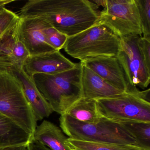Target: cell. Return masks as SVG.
<instances>
[{
	"instance_id": "1",
	"label": "cell",
	"mask_w": 150,
	"mask_h": 150,
	"mask_svg": "<svg viewBox=\"0 0 150 150\" xmlns=\"http://www.w3.org/2000/svg\"><path fill=\"white\" fill-rule=\"evenodd\" d=\"M100 12L93 1L29 0L17 14L21 18L41 17L69 37L95 25Z\"/></svg>"
},
{
	"instance_id": "2",
	"label": "cell",
	"mask_w": 150,
	"mask_h": 150,
	"mask_svg": "<svg viewBox=\"0 0 150 150\" xmlns=\"http://www.w3.org/2000/svg\"><path fill=\"white\" fill-rule=\"evenodd\" d=\"M81 72L80 62L72 69L55 74H36L32 78L53 111L62 115L82 98Z\"/></svg>"
},
{
	"instance_id": "3",
	"label": "cell",
	"mask_w": 150,
	"mask_h": 150,
	"mask_svg": "<svg viewBox=\"0 0 150 150\" xmlns=\"http://www.w3.org/2000/svg\"><path fill=\"white\" fill-rule=\"evenodd\" d=\"M120 47V38L98 22L81 33L67 37L63 49L68 55L82 61L96 57H116Z\"/></svg>"
},
{
	"instance_id": "4",
	"label": "cell",
	"mask_w": 150,
	"mask_h": 150,
	"mask_svg": "<svg viewBox=\"0 0 150 150\" xmlns=\"http://www.w3.org/2000/svg\"><path fill=\"white\" fill-rule=\"evenodd\" d=\"M59 122L64 133L72 139L137 146L134 138L120 124L105 117L97 122L87 123L63 114Z\"/></svg>"
},
{
	"instance_id": "5",
	"label": "cell",
	"mask_w": 150,
	"mask_h": 150,
	"mask_svg": "<svg viewBox=\"0 0 150 150\" xmlns=\"http://www.w3.org/2000/svg\"><path fill=\"white\" fill-rule=\"evenodd\" d=\"M0 113L33 135L37 122L21 81L12 71H0Z\"/></svg>"
},
{
	"instance_id": "6",
	"label": "cell",
	"mask_w": 150,
	"mask_h": 150,
	"mask_svg": "<svg viewBox=\"0 0 150 150\" xmlns=\"http://www.w3.org/2000/svg\"><path fill=\"white\" fill-rule=\"evenodd\" d=\"M150 88L96 100L100 116L114 122H150Z\"/></svg>"
},
{
	"instance_id": "7",
	"label": "cell",
	"mask_w": 150,
	"mask_h": 150,
	"mask_svg": "<svg viewBox=\"0 0 150 150\" xmlns=\"http://www.w3.org/2000/svg\"><path fill=\"white\" fill-rule=\"evenodd\" d=\"M99 22L107 26L119 38L142 36L136 0H106Z\"/></svg>"
},
{
	"instance_id": "8",
	"label": "cell",
	"mask_w": 150,
	"mask_h": 150,
	"mask_svg": "<svg viewBox=\"0 0 150 150\" xmlns=\"http://www.w3.org/2000/svg\"><path fill=\"white\" fill-rule=\"evenodd\" d=\"M139 36L120 38L121 47L116 57L125 73L131 91L138 93L150 82V68L147 67L139 44Z\"/></svg>"
},
{
	"instance_id": "9",
	"label": "cell",
	"mask_w": 150,
	"mask_h": 150,
	"mask_svg": "<svg viewBox=\"0 0 150 150\" xmlns=\"http://www.w3.org/2000/svg\"><path fill=\"white\" fill-rule=\"evenodd\" d=\"M20 21L0 39V71L14 72L23 68L30 56L21 38Z\"/></svg>"
},
{
	"instance_id": "10",
	"label": "cell",
	"mask_w": 150,
	"mask_h": 150,
	"mask_svg": "<svg viewBox=\"0 0 150 150\" xmlns=\"http://www.w3.org/2000/svg\"><path fill=\"white\" fill-rule=\"evenodd\" d=\"M20 23L21 38L30 56L56 50L45 38V30L51 26L45 20L39 17L20 18Z\"/></svg>"
},
{
	"instance_id": "11",
	"label": "cell",
	"mask_w": 150,
	"mask_h": 150,
	"mask_svg": "<svg viewBox=\"0 0 150 150\" xmlns=\"http://www.w3.org/2000/svg\"><path fill=\"white\" fill-rule=\"evenodd\" d=\"M80 62L107 83L123 93L140 92L133 93L131 91L123 69L116 57L90 58Z\"/></svg>"
},
{
	"instance_id": "12",
	"label": "cell",
	"mask_w": 150,
	"mask_h": 150,
	"mask_svg": "<svg viewBox=\"0 0 150 150\" xmlns=\"http://www.w3.org/2000/svg\"><path fill=\"white\" fill-rule=\"evenodd\" d=\"M59 50H55L35 56H30L23 66V69L31 77L36 74L58 73L76 66Z\"/></svg>"
},
{
	"instance_id": "13",
	"label": "cell",
	"mask_w": 150,
	"mask_h": 150,
	"mask_svg": "<svg viewBox=\"0 0 150 150\" xmlns=\"http://www.w3.org/2000/svg\"><path fill=\"white\" fill-rule=\"evenodd\" d=\"M81 85L83 98L96 100L113 98L127 93L107 83L91 69L81 63Z\"/></svg>"
},
{
	"instance_id": "14",
	"label": "cell",
	"mask_w": 150,
	"mask_h": 150,
	"mask_svg": "<svg viewBox=\"0 0 150 150\" xmlns=\"http://www.w3.org/2000/svg\"><path fill=\"white\" fill-rule=\"evenodd\" d=\"M13 72L22 83L25 96L32 108L37 122L50 116L54 111L38 89L32 77L25 72L23 68Z\"/></svg>"
},
{
	"instance_id": "15",
	"label": "cell",
	"mask_w": 150,
	"mask_h": 150,
	"mask_svg": "<svg viewBox=\"0 0 150 150\" xmlns=\"http://www.w3.org/2000/svg\"><path fill=\"white\" fill-rule=\"evenodd\" d=\"M32 139V134L0 113V148L27 146Z\"/></svg>"
},
{
	"instance_id": "16",
	"label": "cell",
	"mask_w": 150,
	"mask_h": 150,
	"mask_svg": "<svg viewBox=\"0 0 150 150\" xmlns=\"http://www.w3.org/2000/svg\"><path fill=\"white\" fill-rule=\"evenodd\" d=\"M67 138L58 127L47 120L37 126L32 139L52 150H70L67 144Z\"/></svg>"
},
{
	"instance_id": "17",
	"label": "cell",
	"mask_w": 150,
	"mask_h": 150,
	"mask_svg": "<svg viewBox=\"0 0 150 150\" xmlns=\"http://www.w3.org/2000/svg\"><path fill=\"white\" fill-rule=\"evenodd\" d=\"M64 114L80 122L87 123L97 122L101 117L98 112L96 100L83 97Z\"/></svg>"
},
{
	"instance_id": "18",
	"label": "cell",
	"mask_w": 150,
	"mask_h": 150,
	"mask_svg": "<svg viewBox=\"0 0 150 150\" xmlns=\"http://www.w3.org/2000/svg\"><path fill=\"white\" fill-rule=\"evenodd\" d=\"M118 123L134 138L137 147L150 150V122H124Z\"/></svg>"
},
{
	"instance_id": "19",
	"label": "cell",
	"mask_w": 150,
	"mask_h": 150,
	"mask_svg": "<svg viewBox=\"0 0 150 150\" xmlns=\"http://www.w3.org/2000/svg\"><path fill=\"white\" fill-rule=\"evenodd\" d=\"M67 144L73 150H146L133 146L88 142L70 138L67 139Z\"/></svg>"
},
{
	"instance_id": "20",
	"label": "cell",
	"mask_w": 150,
	"mask_h": 150,
	"mask_svg": "<svg viewBox=\"0 0 150 150\" xmlns=\"http://www.w3.org/2000/svg\"><path fill=\"white\" fill-rule=\"evenodd\" d=\"M140 16L142 36L150 39V0H136Z\"/></svg>"
},
{
	"instance_id": "21",
	"label": "cell",
	"mask_w": 150,
	"mask_h": 150,
	"mask_svg": "<svg viewBox=\"0 0 150 150\" xmlns=\"http://www.w3.org/2000/svg\"><path fill=\"white\" fill-rule=\"evenodd\" d=\"M20 20L17 13L6 8L0 11V39L13 29Z\"/></svg>"
},
{
	"instance_id": "22",
	"label": "cell",
	"mask_w": 150,
	"mask_h": 150,
	"mask_svg": "<svg viewBox=\"0 0 150 150\" xmlns=\"http://www.w3.org/2000/svg\"><path fill=\"white\" fill-rule=\"evenodd\" d=\"M45 34L47 42L56 50L63 49L67 37L59 32L52 26L46 28Z\"/></svg>"
},
{
	"instance_id": "23",
	"label": "cell",
	"mask_w": 150,
	"mask_h": 150,
	"mask_svg": "<svg viewBox=\"0 0 150 150\" xmlns=\"http://www.w3.org/2000/svg\"><path fill=\"white\" fill-rule=\"evenodd\" d=\"M138 42L146 65L150 68V39L140 36L139 38Z\"/></svg>"
},
{
	"instance_id": "24",
	"label": "cell",
	"mask_w": 150,
	"mask_h": 150,
	"mask_svg": "<svg viewBox=\"0 0 150 150\" xmlns=\"http://www.w3.org/2000/svg\"><path fill=\"white\" fill-rule=\"evenodd\" d=\"M27 149L28 150H52L32 139L27 145Z\"/></svg>"
},
{
	"instance_id": "25",
	"label": "cell",
	"mask_w": 150,
	"mask_h": 150,
	"mask_svg": "<svg viewBox=\"0 0 150 150\" xmlns=\"http://www.w3.org/2000/svg\"><path fill=\"white\" fill-rule=\"evenodd\" d=\"M15 1V0H0V11L4 8H6V6L8 5Z\"/></svg>"
},
{
	"instance_id": "26",
	"label": "cell",
	"mask_w": 150,
	"mask_h": 150,
	"mask_svg": "<svg viewBox=\"0 0 150 150\" xmlns=\"http://www.w3.org/2000/svg\"><path fill=\"white\" fill-rule=\"evenodd\" d=\"M26 147H27V146L8 147V148H0V150H24Z\"/></svg>"
},
{
	"instance_id": "27",
	"label": "cell",
	"mask_w": 150,
	"mask_h": 150,
	"mask_svg": "<svg viewBox=\"0 0 150 150\" xmlns=\"http://www.w3.org/2000/svg\"><path fill=\"white\" fill-rule=\"evenodd\" d=\"M24 150H27V147H26V148H25V149H24Z\"/></svg>"
},
{
	"instance_id": "28",
	"label": "cell",
	"mask_w": 150,
	"mask_h": 150,
	"mask_svg": "<svg viewBox=\"0 0 150 150\" xmlns=\"http://www.w3.org/2000/svg\"><path fill=\"white\" fill-rule=\"evenodd\" d=\"M69 148H70V147H69ZM70 150H72V149H71V148H70Z\"/></svg>"
}]
</instances>
